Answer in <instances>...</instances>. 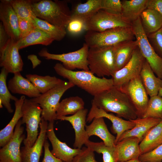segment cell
Returning <instances> with one entry per match:
<instances>
[{
	"mask_svg": "<svg viewBox=\"0 0 162 162\" xmlns=\"http://www.w3.org/2000/svg\"><path fill=\"white\" fill-rule=\"evenodd\" d=\"M92 101L98 108L115 113L119 117L128 120L138 118L136 110L127 95L113 86L94 96Z\"/></svg>",
	"mask_w": 162,
	"mask_h": 162,
	"instance_id": "obj_1",
	"label": "cell"
},
{
	"mask_svg": "<svg viewBox=\"0 0 162 162\" xmlns=\"http://www.w3.org/2000/svg\"><path fill=\"white\" fill-rule=\"evenodd\" d=\"M54 69L58 75L94 96L113 86L112 78L96 76L90 70L74 71L66 69L60 63H56Z\"/></svg>",
	"mask_w": 162,
	"mask_h": 162,
	"instance_id": "obj_2",
	"label": "cell"
},
{
	"mask_svg": "<svg viewBox=\"0 0 162 162\" xmlns=\"http://www.w3.org/2000/svg\"><path fill=\"white\" fill-rule=\"evenodd\" d=\"M35 16L55 26L66 28L71 16L66 1L43 0L32 4Z\"/></svg>",
	"mask_w": 162,
	"mask_h": 162,
	"instance_id": "obj_3",
	"label": "cell"
},
{
	"mask_svg": "<svg viewBox=\"0 0 162 162\" xmlns=\"http://www.w3.org/2000/svg\"><path fill=\"white\" fill-rule=\"evenodd\" d=\"M87 60L89 70L98 77L111 76L115 72L114 46L89 48Z\"/></svg>",
	"mask_w": 162,
	"mask_h": 162,
	"instance_id": "obj_4",
	"label": "cell"
},
{
	"mask_svg": "<svg viewBox=\"0 0 162 162\" xmlns=\"http://www.w3.org/2000/svg\"><path fill=\"white\" fill-rule=\"evenodd\" d=\"M89 48L114 46L120 43L134 40L132 26L117 27L102 32L88 31L85 35Z\"/></svg>",
	"mask_w": 162,
	"mask_h": 162,
	"instance_id": "obj_5",
	"label": "cell"
},
{
	"mask_svg": "<svg viewBox=\"0 0 162 162\" xmlns=\"http://www.w3.org/2000/svg\"><path fill=\"white\" fill-rule=\"evenodd\" d=\"M74 86L70 82L64 81L45 93L30 99L41 107L42 118L49 122H54L56 120V112L61 97L68 90Z\"/></svg>",
	"mask_w": 162,
	"mask_h": 162,
	"instance_id": "obj_6",
	"label": "cell"
},
{
	"mask_svg": "<svg viewBox=\"0 0 162 162\" xmlns=\"http://www.w3.org/2000/svg\"><path fill=\"white\" fill-rule=\"evenodd\" d=\"M21 119L25 124L27 132L26 137L23 141L24 146H32L38 136V128L41 121L42 110L39 104L30 99H25L22 108Z\"/></svg>",
	"mask_w": 162,
	"mask_h": 162,
	"instance_id": "obj_7",
	"label": "cell"
},
{
	"mask_svg": "<svg viewBox=\"0 0 162 162\" xmlns=\"http://www.w3.org/2000/svg\"><path fill=\"white\" fill-rule=\"evenodd\" d=\"M132 27L141 54L158 78L162 79V58L155 52L144 32L140 17L132 23Z\"/></svg>",
	"mask_w": 162,
	"mask_h": 162,
	"instance_id": "obj_8",
	"label": "cell"
},
{
	"mask_svg": "<svg viewBox=\"0 0 162 162\" xmlns=\"http://www.w3.org/2000/svg\"><path fill=\"white\" fill-rule=\"evenodd\" d=\"M89 47L86 43L79 50L75 51L62 54H54L49 52L46 48L38 53L40 57L48 60L52 59L61 62L66 69L73 70L75 69L89 71L87 57Z\"/></svg>",
	"mask_w": 162,
	"mask_h": 162,
	"instance_id": "obj_9",
	"label": "cell"
},
{
	"mask_svg": "<svg viewBox=\"0 0 162 162\" xmlns=\"http://www.w3.org/2000/svg\"><path fill=\"white\" fill-rule=\"evenodd\" d=\"M132 24L121 14L100 9L86 22V30L102 32L117 27H131Z\"/></svg>",
	"mask_w": 162,
	"mask_h": 162,
	"instance_id": "obj_10",
	"label": "cell"
},
{
	"mask_svg": "<svg viewBox=\"0 0 162 162\" xmlns=\"http://www.w3.org/2000/svg\"><path fill=\"white\" fill-rule=\"evenodd\" d=\"M119 89L128 96L136 110L138 118H143L149 99L140 75L130 80Z\"/></svg>",
	"mask_w": 162,
	"mask_h": 162,
	"instance_id": "obj_11",
	"label": "cell"
},
{
	"mask_svg": "<svg viewBox=\"0 0 162 162\" xmlns=\"http://www.w3.org/2000/svg\"><path fill=\"white\" fill-rule=\"evenodd\" d=\"M145 60L138 47L129 62L111 76L113 86L120 89L131 80L139 76Z\"/></svg>",
	"mask_w": 162,
	"mask_h": 162,
	"instance_id": "obj_12",
	"label": "cell"
},
{
	"mask_svg": "<svg viewBox=\"0 0 162 162\" xmlns=\"http://www.w3.org/2000/svg\"><path fill=\"white\" fill-rule=\"evenodd\" d=\"M21 120L16 124L9 141L0 149V162H22L20 145L26 138Z\"/></svg>",
	"mask_w": 162,
	"mask_h": 162,
	"instance_id": "obj_13",
	"label": "cell"
},
{
	"mask_svg": "<svg viewBox=\"0 0 162 162\" xmlns=\"http://www.w3.org/2000/svg\"><path fill=\"white\" fill-rule=\"evenodd\" d=\"M17 42L10 38L0 50V66L8 73L20 72L23 69V63L19 53Z\"/></svg>",
	"mask_w": 162,
	"mask_h": 162,
	"instance_id": "obj_14",
	"label": "cell"
},
{
	"mask_svg": "<svg viewBox=\"0 0 162 162\" xmlns=\"http://www.w3.org/2000/svg\"><path fill=\"white\" fill-rule=\"evenodd\" d=\"M100 117L106 118L112 123L111 130L116 134L115 145L122 134L126 131L131 129L135 125L134 123L130 120H124L98 108L92 101V107L87 115L86 122H90L94 118Z\"/></svg>",
	"mask_w": 162,
	"mask_h": 162,
	"instance_id": "obj_15",
	"label": "cell"
},
{
	"mask_svg": "<svg viewBox=\"0 0 162 162\" xmlns=\"http://www.w3.org/2000/svg\"><path fill=\"white\" fill-rule=\"evenodd\" d=\"M54 122H49L46 131V136L52 147L51 151L56 158L65 162H73L74 158L82 152L81 148H72L57 137L54 130Z\"/></svg>",
	"mask_w": 162,
	"mask_h": 162,
	"instance_id": "obj_16",
	"label": "cell"
},
{
	"mask_svg": "<svg viewBox=\"0 0 162 162\" xmlns=\"http://www.w3.org/2000/svg\"><path fill=\"white\" fill-rule=\"evenodd\" d=\"M10 1H1L0 19L9 37L17 41L21 38L18 18L10 4Z\"/></svg>",
	"mask_w": 162,
	"mask_h": 162,
	"instance_id": "obj_17",
	"label": "cell"
},
{
	"mask_svg": "<svg viewBox=\"0 0 162 162\" xmlns=\"http://www.w3.org/2000/svg\"><path fill=\"white\" fill-rule=\"evenodd\" d=\"M88 110L83 109L70 116H62L56 120L66 121L72 125L75 133V140L73 146L74 148H81L89 140V137L85 128Z\"/></svg>",
	"mask_w": 162,
	"mask_h": 162,
	"instance_id": "obj_18",
	"label": "cell"
},
{
	"mask_svg": "<svg viewBox=\"0 0 162 162\" xmlns=\"http://www.w3.org/2000/svg\"><path fill=\"white\" fill-rule=\"evenodd\" d=\"M47 122L41 118L39 125L40 132L34 144L29 148L25 146L21 148L22 162H39L45 141L47 138Z\"/></svg>",
	"mask_w": 162,
	"mask_h": 162,
	"instance_id": "obj_19",
	"label": "cell"
},
{
	"mask_svg": "<svg viewBox=\"0 0 162 162\" xmlns=\"http://www.w3.org/2000/svg\"><path fill=\"white\" fill-rule=\"evenodd\" d=\"M140 142L136 137L125 138L118 142L115 147L117 162H123L138 158L141 154Z\"/></svg>",
	"mask_w": 162,
	"mask_h": 162,
	"instance_id": "obj_20",
	"label": "cell"
},
{
	"mask_svg": "<svg viewBox=\"0 0 162 162\" xmlns=\"http://www.w3.org/2000/svg\"><path fill=\"white\" fill-rule=\"evenodd\" d=\"M9 80L8 87L12 93L21 94L34 98L40 94L33 84L26 78L24 77L20 72L16 73Z\"/></svg>",
	"mask_w": 162,
	"mask_h": 162,
	"instance_id": "obj_21",
	"label": "cell"
},
{
	"mask_svg": "<svg viewBox=\"0 0 162 162\" xmlns=\"http://www.w3.org/2000/svg\"><path fill=\"white\" fill-rule=\"evenodd\" d=\"M161 120L160 118L146 117L137 118L135 119L129 120L134 123V127L122 134L118 142L127 138L136 137L140 142L148 132L159 123Z\"/></svg>",
	"mask_w": 162,
	"mask_h": 162,
	"instance_id": "obj_22",
	"label": "cell"
},
{
	"mask_svg": "<svg viewBox=\"0 0 162 162\" xmlns=\"http://www.w3.org/2000/svg\"><path fill=\"white\" fill-rule=\"evenodd\" d=\"M85 129L89 137L96 136L103 140L106 146L112 147L115 146L116 137L109 131L104 118H94L90 125H86Z\"/></svg>",
	"mask_w": 162,
	"mask_h": 162,
	"instance_id": "obj_23",
	"label": "cell"
},
{
	"mask_svg": "<svg viewBox=\"0 0 162 162\" xmlns=\"http://www.w3.org/2000/svg\"><path fill=\"white\" fill-rule=\"evenodd\" d=\"M138 47L136 40L124 41L114 46L115 72L121 69L129 62L134 51Z\"/></svg>",
	"mask_w": 162,
	"mask_h": 162,
	"instance_id": "obj_24",
	"label": "cell"
},
{
	"mask_svg": "<svg viewBox=\"0 0 162 162\" xmlns=\"http://www.w3.org/2000/svg\"><path fill=\"white\" fill-rule=\"evenodd\" d=\"M140 76L146 91L150 97L158 95L162 88V79L155 76L149 64L145 60Z\"/></svg>",
	"mask_w": 162,
	"mask_h": 162,
	"instance_id": "obj_25",
	"label": "cell"
},
{
	"mask_svg": "<svg viewBox=\"0 0 162 162\" xmlns=\"http://www.w3.org/2000/svg\"><path fill=\"white\" fill-rule=\"evenodd\" d=\"M25 99V96L23 95L14 101L15 111L14 116L8 124L0 131V147L5 146L12 137L14 133V128L22 117V108Z\"/></svg>",
	"mask_w": 162,
	"mask_h": 162,
	"instance_id": "obj_26",
	"label": "cell"
},
{
	"mask_svg": "<svg viewBox=\"0 0 162 162\" xmlns=\"http://www.w3.org/2000/svg\"><path fill=\"white\" fill-rule=\"evenodd\" d=\"M148 0H124L121 1V14L125 19L132 23L140 17L147 8Z\"/></svg>",
	"mask_w": 162,
	"mask_h": 162,
	"instance_id": "obj_27",
	"label": "cell"
},
{
	"mask_svg": "<svg viewBox=\"0 0 162 162\" xmlns=\"http://www.w3.org/2000/svg\"><path fill=\"white\" fill-rule=\"evenodd\" d=\"M162 144V118L161 121L152 128L140 142L141 154L150 151Z\"/></svg>",
	"mask_w": 162,
	"mask_h": 162,
	"instance_id": "obj_28",
	"label": "cell"
},
{
	"mask_svg": "<svg viewBox=\"0 0 162 162\" xmlns=\"http://www.w3.org/2000/svg\"><path fill=\"white\" fill-rule=\"evenodd\" d=\"M142 28L147 36L162 27V16L157 11L148 8L140 16Z\"/></svg>",
	"mask_w": 162,
	"mask_h": 162,
	"instance_id": "obj_29",
	"label": "cell"
},
{
	"mask_svg": "<svg viewBox=\"0 0 162 162\" xmlns=\"http://www.w3.org/2000/svg\"><path fill=\"white\" fill-rule=\"evenodd\" d=\"M102 0H88L78 4L71 14V17L81 19L86 22L102 9Z\"/></svg>",
	"mask_w": 162,
	"mask_h": 162,
	"instance_id": "obj_30",
	"label": "cell"
},
{
	"mask_svg": "<svg viewBox=\"0 0 162 162\" xmlns=\"http://www.w3.org/2000/svg\"><path fill=\"white\" fill-rule=\"evenodd\" d=\"M54 40L50 36L44 31L35 28L25 37L17 42L19 49L36 44L47 46Z\"/></svg>",
	"mask_w": 162,
	"mask_h": 162,
	"instance_id": "obj_31",
	"label": "cell"
},
{
	"mask_svg": "<svg viewBox=\"0 0 162 162\" xmlns=\"http://www.w3.org/2000/svg\"><path fill=\"white\" fill-rule=\"evenodd\" d=\"M26 76L41 94L45 93L64 81L56 76L48 75L42 76L29 74L26 75Z\"/></svg>",
	"mask_w": 162,
	"mask_h": 162,
	"instance_id": "obj_32",
	"label": "cell"
},
{
	"mask_svg": "<svg viewBox=\"0 0 162 162\" xmlns=\"http://www.w3.org/2000/svg\"><path fill=\"white\" fill-rule=\"evenodd\" d=\"M84 104L83 100L78 96L66 98L59 103L56 112V118L74 115L84 109Z\"/></svg>",
	"mask_w": 162,
	"mask_h": 162,
	"instance_id": "obj_33",
	"label": "cell"
},
{
	"mask_svg": "<svg viewBox=\"0 0 162 162\" xmlns=\"http://www.w3.org/2000/svg\"><path fill=\"white\" fill-rule=\"evenodd\" d=\"M32 22L35 28L44 31L54 40L60 41L66 35V28L55 26L36 17L33 18Z\"/></svg>",
	"mask_w": 162,
	"mask_h": 162,
	"instance_id": "obj_34",
	"label": "cell"
},
{
	"mask_svg": "<svg viewBox=\"0 0 162 162\" xmlns=\"http://www.w3.org/2000/svg\"><path fill=\"white\" fill-rule=\"evenodd\" d=\"M8 73L4 68H2L0 73V100L8 112L11 113L13 110L10 104V100L15 101L18 99L11 94L7 85L6 79Z\"/></svg>",
	"mask_w": 162,
	"mask_h": 162,
	"instance_id": "obj_35",
	"label": "cell"
},
{
	"mask_svg": "<svg viewBox=\"0 0 162 162\" xmlns=\"http://www.w3.org/2000/svg\"><path fill=\"white\" fill-rule=\"evenodd\" d=\"M85 145L94 152L103 155V162H117V158L115 146L108 147L103 142H94L88 140Z\"/></svg>",
	"mask_w": 162,
	"mask_h": 162,
	"instance_id": "obj_36",
	"label": "cell"
},
{
	"mask_svg": "<svg viewBox=\"0 0 162 162\" xmlns=\"http://www.w3.org/2000/svg\"><path fill=\"white\" fill-rule=\"evenodd\" d=\"M34 2L30 0H11L10 4L18 18L32 22L36 17L32 9V3Z\"/></svg>",
	"mask_w": 162,
	"mask_h": 162,
	"instance_id": "obj_37",
	"label": "cell"
},
{
	"mask_svg": "<svg viewBox=\"0 0 162 162\" xmlns=\"http://www.w3.org/2000/svg\"><path fill=\"white\" fill-rule=\"evenodd\" d=\"M162 118V97L158 95L150 97L143 118Z\"/></svg>",
	"mask_w": 162,
	"mask_h": 162,
	"instance_id": "obj_38",
	"label": "cell"
},
{
	"mask_svg": "<svg viewBox=\"0 0 162 162\" xmlns=\"http://www.w3.org/2000/svg\"><path fill=\"white\" fill-rule=\"evenodd\" d=\"M138 159L140 162H162V144L152 150L142 154Z\"/></svg>",
	"mask_w": 162,
	"mask_h": 162,
	"instance_id": "obj_39",
	"label": "cell"
},
{
	"mask_svg": "<svg viewBox=\"0 0 162 162\" xmlns=\"http://www.w3.org/2000/svg\"><path fill=\"white\" fill-rule=\"evenodd\" d=\"M148 40L156 53L162 58V27L147 36Z\"/></svg>",
	"mask_w": 162,
	"mask_h": 162,
	"instance_id": "obj_40",
	"label": "cell"
},
{
	"mask_svg": "<svg viewBox=\"0 0 162 162\" xmlns=\"http://www.w3.org/2000/svg\"><path fill=\"white\" fill-rule=\"evenodd\" d=\"M86 22L76 17H71L66 28L68 32L72 35L78 34L86 30Z\"/></svg>",
	"mask_w": 162,
	"mask_h": 162,
	"instance_id": "obj_41",
	"label": "cell"
},
{
	"mask_svg": "<svg viewBox=\"0 0 162 162\" xmlns=\"http://www.w3.org/2000/svg\"><path fill=\"white\" fill-rule=\"evenodd\" d=\"M102 9L112 13L121 14L122 4L119 0H102Z\"/></svg>",
	"mask_w": 162,
	"mask_h": 162,
	"instance_id": "obj_42",
	"label": "cell"
},
{
	"mask_svg": "<svg viewBox=\"0 0 162 162\" xmlns=\"http://www.w3.org/2000/svg\"><path fill=\"white\" fill-rule=\"evenodd\" d=\"M82 152L74 159L76 162H99L95 158L94 152L87 147H83Z\"/></svg>",
	"mask_w": 162,
	"mask_h": 162,
	"instance_id": "obj_43",
	"label": "cell"
},
{
	"mask_svg": "<svg viewBox=\"0 0 162 162\" xmlns=\"http://www.w3.org/2000/svg\"><path fill=\"white\" fill-rule=\"evenodd\" d=\"M18 20L21 39L27 36L35 28L30 21L20 18Z\"/></svg>",
	"mask_w": 162,
	"mask_h": 162,
	"instance_id": "obj_44",
	"label": "cell"
},
{
	"mask_svg": "<svg viewBox=\"0 0 162 162\" xmlns=\"http://www.w3.org/2000/svg\"><path fill=\"white\" fill-rule=\"evenodd\" d=\"M50 144L46 139L44 145V157L42 162H65L54 156L49 149Z\"/></svg>",
	"mask_w": 162,
	"mask_h": 162,
	"instance_id": "obj_45",
	"label": "cell"
},
{
	"mask_svg": "<svg viewBox=\"0 0 162 162\" xmlns=\"http://www.w3.org/2000/svg\"><path fill=\"white\" fill-rule=\"evenodd\" d=\"M147 8L155 10L162 16V0H148Z\"/></svg>",
	"mask_w": 162,
	"mask_h": 162,
	"instance_id": "obj_46",
	"label": "cell"
},
{
	"mask_svg": "<svg viewBox=\"0 0 162 162\" xmlns=\"http://www.w3.org/2000/svg\"><path fill=\"white\" fill-rule=\"evenodd\" d=\"M10 38L8 36L2 22L0 23V50L3 48Z\"/></svg>",
	"mask_w": 162,
	"mask_h": 162,
	"instance_id": "obj_47",
	"label": "cell"
},
{
	"mask_svg": "<svg viewBox=\"0 0 162 162\" xmlns=\"http://www.w3.org/2000/svg\"><path fill=\"white\" fill-rule=\"evenodd\" d=\"M123 162H140L138 158L131 160L126 161Z\"/></svg>",
	"mask_w": 162,
	"mask_h": 162,
	"instance_id": "obj_48",
	"label": "cell"
},
{
	"mask_svg": "<svg viewBox=\"0 0 162 162\" xmlns=\"http://www.w3.org/2000/svg\"><path fill=\"white\" fill-rule=\"evenodd\" d=\"M158 95L159 96L162 97V88L159 90Z\"/></svg>",
	"mask_w": 162,
	"mask_h": 162,
	"instance_id": "obj_49",
	"label": "cell"
},
{
	"mask_svg": "<svg viewBox=\"0 0 162 162\" xmlns=\"http://www.w3.org/2000/svg\"><path fill=\"white\" fill-rule=\"evenodd\" d=\"M73 162H76L74 160H73Z\"/></svg>",
	"mask_w": 162,
	"mask_h": 162,
	"instance_id": "obj_50",
	"label": "cell"
},
{
	"mask_svg": "<svg viewBox=\"0 0 162 162\" xmlns=\"http://www.w3.org/2000/svg\"></svg>",
	"mask_w": 162,
	"mask_h": 162,
	"instance_id": "obj_51",
	"label": "cell"
}]
</instances>
